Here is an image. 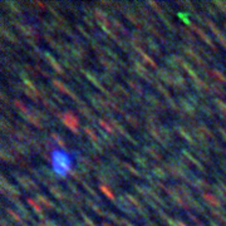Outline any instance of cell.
<instances>
[{
	"instance_id": "1",
	"label": "cell",
	"mask_w": 226,
	"mask_h": 226,
	"mask_svg": "<svg viewBox=\"0 0 226 226\" xmlns=\"http://www.w3.org/2000/svg\"><path fill=\"white\" fill-rule=\"evenodd\" d=\"M50 158H52V168L58 176L65 177L71 172L74 161V157L72 153L64 150L55 148L50 153Z\"/></svg>"
},
{
	"instance_id": "2",
	"label": "cell",
	"mask_w": 226,
	"mask_h": 226,
	"mask_svg": "<svg viewBox=\"0 0 226 226\" xmlns=\"http://www.w3.org/2000/svg\"><path fill=\"white\" fill-rule=\"evenodd\" d=\"M62 117H63V122H64L74 133H77L78 132V123H79L77 117H75L72 112H65Z\"/></svg>"
},
{
	"instance_id": "3",
	"label": "cell",
	"mask_w": 226,
	"mask_h": 226,
	"mask_svg": "<svg viewBox=\"0 0 226 226\" xmlns=\"http://www.w3.org/2000/svg\"><path fill=\"white\" fill-rule=\"evenodd\" d=\"M99 188H101V191L103 192V194L107 196V197H109V198H114V196H113V194L112 192H109V188H107L105 186H99Z\"/></svg>"
},
{
	"instance_id": "4",
	"label": "cell",
	"mask_w": 226,
	"mask_h": 226,
	"mask_svg": "<svg viewBox=\"0 0 226 226\" xmlns=\"http://www.w3.org/2000/svg\"><path fill=\"white\" fill-rule=\"evenodd\" d=\"M204 197L206 198V200H209V202H211L212 205H215V206H219L220 205V202H217V200H216L213 196H210V195H207V194H205L204 195Z\"/></svg>"
},
{
	"instance_id": "5",
	"label": "cell",
	"mask_w": 226,
	"mask_h": 226,
	"mask_svg": "<svg viewBox=\"0 0 226 226\" xmlns=\"http://www.w3.org/2000/svg\"><path fill=\"white\" fill-rule=\"evenodd\" d=\"M28 202H29L30 205H32V206H33V207H34V210H35V211H37V212H39V213H40V212H42V207H39V206H38V205H37V204H35V202H34V200H32V198H28Z\"/></svg>"
},
{
	"instance_id": "6",
	"label": "cell",
	"mask_w": 226,
	"mask_h": 226,
	"mask_svg": "<svg viewBox=\"0 0 226 226\" xmlns=\"http://www.w3.org/2000/svg\"><path fill=\"white\" fill-rule=\"evenodd\" d=\"M38 198H39V200H42V202H43V204H44L47 207H52V206H53L52 204H49V202H48V200H47V198H44L43 196H38Z\"/></svg>"
},
{
	"instance_id": "7",
	"label": "cell",
	"mask_w": 226,
	"mask_h": 226,
	"mask_svg": "<svg viewBox=\"0 0 226 226\" xmlns=\"http://www.w3.org/2000/svg\"><path fill=\"white\" fill-rule=\"evenodd\" d=\"M8 212H9V215H11V216H13V217H14L15 220H16V221H22V219H20L18 215H15V213H14L11 210H8Z\"/></svg>"
},
{
	"instance_id": "8",
	"label": "cell",
	"mask_w": 226,
	"mask_h": 226,
	"mask_svg": "<svg viewBox=\"0 0 226 226\" xmlns=\"http://www.w3.org/2000/svg\"><path fill=\"white\" fill-rule=\"evenodd\" d=\"M99 123H101V125L103 126V127H104L105 129H111V132H113V131H112V128H109V126H108V125H105V123L103 122V121H99Z\"/></svg>"
},
{
	"instance_id": "9",
	"label": "cell",
	"mask_w": 226,
	"mask_h": 226,
	"mask_svg": "<svg viewBox=\"0 0 226 226\" xmlns=\"http://www.w3.org/2000/svg\"><path fill=\"white\" fill-rule=\"evenodd\" d=\"M103 226H108V225H107V224H105V222H104V224H103Z\"/></svg>"
}]
</instances>
